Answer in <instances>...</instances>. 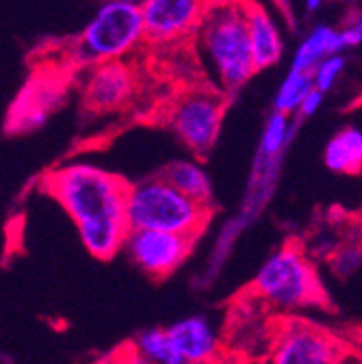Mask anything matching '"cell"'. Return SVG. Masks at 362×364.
Masks as SVG:
<instances>
[{
  "instance_id": "cell-15",
  "label": "cell",
  "mask_w": 362,
  "mask_h": 364,
  "mask_svg": "<svg viewBox=\"0 0 362 364\" xmlns=\"http://www.w3.org/2000/svg\"><path fill=\"white\" fill-rule=\"evenodd\" d=\"M336 53H345L341 28H334L330 24H314L306 33V37L297 43L289 68L312 72L314 65L321 59L336 55Z\"/></svg>"
},
{
  "instance_id": "cell-11",
  "label": "cell",
  "mask_w": 362,
  "mask_h": 364,
  "mask_svg": "<svg viewBox=\"0 0 362 364\" xmlns=\"http://www.w3.org/2000/svg\"><path fill=\"white\" fill-rule=\"evenodd\" d=\"M85 80V102L94 111H113L128 102L134 91V74L122 61L89 65Z\"/></svg>"
},
{
  "instance_id": "cell-26",
  "label": "cell",
  "mask_w": 362,
  "mask_h": 364,
  "mask_svg": "<svg viewBox=\"0 0 362 364\" xmlns=\"http://www.w3.org/2000/svg\"><path fill=\"white\" fill-rule=\"evenodd\" d=\"M119 3H130V5H137V7H142L144 3H148V0H119Z\"/></svg>"
},
{
  "instance_id": "cell-7",
  "label": "cell",
  "mask_w": 362,
  "mask_h": 364,
  "mask_svg": "<svg viewBox=\"0 0 362 364\" xmlns=\"http://www.w3.org/2000/svg\"><path fill=\"white\" fill-rule=\"evenodd\" d=\"M196 241V237L178 232L130 228L124 241V252L130 258V262L142 269L146 276L163 280L185 264Z\"/></svg>"
},
{
  "instance_id": "cell-16",
  "label": "cell",
  "mask_w": 362,
  "mask_h": 364,
  "mask_svg": "<svg viewBox=\"0 0 362 364\" xmlns=\"http://www.w3.org/2000/svg\"><path fill=\"white\" fill-rule=\"evenodd\" d=\"M161 176L165 180H169L178 191H183L185 196L193 198L196 202L213 208V200H215L213 180H211L208 171L198 161H193V159L171 161L161 171Z\"/></svg>"
},
{
  "instance_id": "cell-17",
  "label": "cell",
  "mask_w": 362,
  "mask_h": 364,
  "mask_svg": "<svg viewBox=\"0 0 362 364\" xmlns=\"http://www.w3.org/2000/svg\"><path fill=\"white\" fill-rule=\"evenodd\" d=\"M134 349L152 364H185L167 328H148L139 332L137 338H134Z\"/></svg>"
},
{
  "instance_id": "cell-18",
  "label": "cell",
  "mask_w": 362,
  "mask_h": 364,
  "mask_svg": "<svg viewBox=\"0 0 362 364\" xmlns=\"http://www.w3.org/2000/svg\"><path fill=\"white\" fill-rule=\"evenodd\" d=\"M291 132H293L291 115L274 109V111H271V115L267 117L265 126H262L258 156L262 161H276V159H280V154L284 152V148H287V144L291 139Z\"/></svg>"
},
{
  "instance_id": "cell-8",
  "label": "cell",
  "mask_w": 362,
  "mask_h": 364,
  "mask_svg": "<svg viewBox=\"0 0 362 364\" xmlns=\"http://www.w3.org/2000/svg\"><path fill=\"white\" fill-rule=\"evenodd\" d=\"M211 0H148L142 5L146 39L174 43L196 35Z\"/></svg>"
},
{
  "instance_id": "cell-1",
  "label": "cell",
  "mask_w": 362,
  "mask_h": 364,
  "mask_svg": "<svg viewBox=\"0 0 362 364\" xmlns=\"http://www.w3.org/2000/svg\"><path fill=\"white\" fill-rule=\"evenodd\" d=\"M48 193L76 225L85 250L98 260L113 258L128 237V182L117 173L85 161L68 163L46 176Z\"/></svg>"
},
{
  "instance_id": "cell-20",
  "label": "cell",
  "mask_w": 362,
  "mask_h": 364,
  "mask_svg": "<svg viewBox=\"0 0 362 364\" xmlns=\"http://www.w3.org/2000/svg\"><path fill=\"white\" fill-rule=\"evenodd\" d=\"M345 68H347V59L343 57V53H336V55L321 59L312 70L314 87L319 91H324V94H330V91L334 89V85L339 82V78L343 76Z\"/></svg>"
},
{
  "instance_id": "cell-21",
  "label": "cell",
  "mask_w": 362,
  "mask_h": 364,
  "mask_svg": "<svg viewBox=\"0 0 362 364\" xmlns=\"http://www.w3.org/2000/svg\"><path fill=\"white\" fill-rule=\"evenodd\" d=\"M324 98H326L324 91H319L316 87H312V89H310V94L302 100V105H299V109H297V113H295L297 122L310 119V117H314L316 113H319V109H321V105H324Z\"/></svg>"
},
{
  "instance_id": "cell-5",
  "label": "cell",
  "mask_w": 362,
  "mask_h": 364,
  "mask_svg": "<svg viewBox=\"0 0 362 364\" xmlns=\"http://www.w3.org/2000/svg\"><path fill=\"white\" fill-rule=\"evenodd\" d=\"M144 39L146 24L142 7L119 0H105L76 35L72 55L85 65L122 61Z\"/></svg>"
},
{
  "instance_id": "cell-14",
  "label": "cell",
  "mask_w": 362,
  "mask_h": 364,
  "mask_svg": "<svg viewBox=\"0 0 362 364\" xmlns=\"http://www.w3.org/2000/svg\"><path fill=\"white\" fill-rule=\"evenodd\" d=\"M324 163L332 173L339 176L362 173V128L347 124L332 134L324 150Z\"/></svg>"
},
{
  "instance_id": "cell-23",
  "label": "cell",
  "mask_w": 362,
  "mask_h": 364,
  "mask_svg": "<svg viewBox=\"0 0 362 364\" xmlns=\"http://www.w3.org/2000/svg\"><path fill=\"white\" fill-rule=\"evenodd\" d=\"M109 364H152L150 360H146L137 349H124V351H119Z\"/></svg>"
},
{
  "instance_id": "cell-24",
  "label": "cell",
  "mask_w": 362,
  "mask_h": 364,
  "mask_svg": "<svg viewBox=\"0 0 362 364\" xmlns=\"http://www.w3.org/2000/svg\"><path fill=\"white\" fill-rule=\"evenodd\" d=\"M324 3H326V0H304V7H306L308 14H314V11L321 9Z\"/></svg>"
},
{
  "instance_id": "cell-25",
  "label": "cell",
  "mask_w": 362,
  "mask_h": 364,
  "mask_svg": "<svg viewBox=\"0 0 362 364\" xmlns=\"http://www.w3.org/2000/svg\"><path fill=\"white\" fill-rule=\"evenodd\" d=\"M274 3H276V5L287 14V16L291 14V0H274Z\"/></svg>"
},
{
  "instance_id": "cell-22",
  "label": "cell",
  "mask_w": 362,
  "mask_h": 364,
  "mask_svg": "<svg viewBox=\"0 0 362 364\" xmlns=\"http://www.w3.org/2000/svg\"><path fill=\"white\" fill-rule=\"evenodd\" d=\"M341 37H343L345 50L358 48V46H362V11H360L347 26L341 28Z\"/></svg>"
},
{
  "instance_id": "cell-6",
  "label": "cell",
  "mask_w": 362,
  "mask_h": 364,
  "mask_svg": "<svg viewBox=\"0 0 362 364\" xmlns=\"http://www.w3.org/2000/svg\"><path fill=\"white\" fill-rule=\"evenodd\" d=\"M225 100L215 91H189L171 107L169 126L191 154L206 156L219 139Z\"/></svg>"
},
{
  "instance_id": "cell-9",
  "label": "cell",
  "mask_w": 362,
  "mask_h": 364,
  "mask_svg": "<svg viewBox=\"0 0 362 364\" xmlns=\"http://www.w3.org/2000/svg\"><path fill=\"white\" fill-rule=\"evenodd\" d=\"M271 364H343V355L330 334L293 321L278 334Z\"/></svg>"
},
{
  "instance_id": "cell-19",
  "label": "cell",
  "mask_w": 362,
  "mask_h": 364,
  "mask_svg": "<svg viewBox=\"0 0 362 364\" xmlns=\"http://www.w3.org/2000/svg\"><path fill=\"white\" fill-rule=\"evenodd\" d=\"M312 87H314L312 72L289 68V72L284 74V78L276 91V96H274V109L282 111L287 115H295L302 100L310 94Z\"/></svg>"
},
{
  "instance_id": "cell-4",
  "label": "cell",
  "mask_w": 362,
  "mask_h": 364,
  "mask_svg": "<svg viewBox=\"0 0 362 364\" xmlns=\"http://www.w3.org/2000/svg\"><path fill=\"white\" fill-rule=\"evenodd\" d=\"M252 289L258 299L284 312L319 306L326 299L319 273L295 243H284L265 258Z\"/></svg>"
},
{
  "instance_id": "cell-13",
  "label": "cell",
  "mask_w": 362,
  "mask_h": 364,
  "mask_svg": "<svg viewBox=\"0 0 362 364\" xmlns=\"http://www.w3.org/2000/svg\"><path fill=\"white\" fill-rule=\"evenodd\" d=\"M247 26H250V43L256 72L274 68L284 55V37L282 31L265 7L250 3L247 7Z\"/></svg>"
},
{
  "instance_id": "cell-10",
  "label": "cell",
  "mask_w": 362,
  "mask_h": 364,
  "mask_svg": "<svg viewBox=\"0 0 362 364\" xmlns=\"http://www.w3.org/2000/svg\"><path fill=\"white\" fill-rule=\"evenodd\" d=\"M65 89L57 78H33L24 85L18 100L14 102L7 128L16 132H26L39 128L59 109Z\"/></svg>"
},
{
  "instance_id": "cell-3",
  "label": "cell",
  "mask_w": 362,
  "mask_h": 364,
  "mask_svg": "<svg viewBox=\"0 0 362 364\" xmlns=\"http://www.w3.org/2000/svg\"><path fill=\"white\" fill-rule=\"evenodd\" d=\"M211 206L178 191L161 173L128 185L126 219L130 228L165 230L200 239L211 219Z\"/></svg>"
},
{
  "instance_id": "cell-2",
  "label": "cell",
  "mask_w": 362,
  "mask_h": 364,
  "mask_svg": "<svg viewBox=\"0 0 362 364\" xmlns=\"http://www.w3.org/2000/svg\"><path fill=\"white\" fill-rule=\"evenodd\" d=\"M247 7L250 0H211L193 35L206 70L221 94L228 96L237 94L256 74Z\"/></svg>"
},
{
  "instance_id": "cell-12",
  "label": "cell",
  "mask_w": 362,
  "mask_h": 364,
  "mask_svg": "<svg viewBox=\"0 0 362 364\" xmlns=\"http://www.w3.org/2000/svg\"><path fill=\"white\" fill-rule=\"evenodd\" d=\"M167 332L185 364H213L219 358V332L208 316L191 314L167 326Z\"/></svg>"
}]
</instances>
